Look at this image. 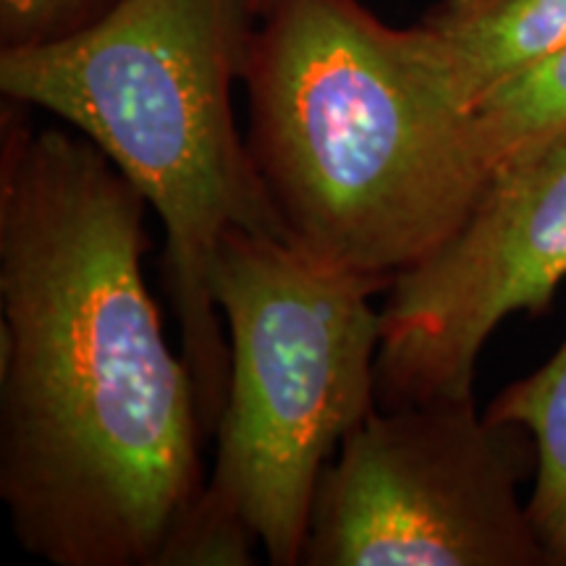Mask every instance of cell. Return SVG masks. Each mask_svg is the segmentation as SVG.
<instances>
[{"instance_id": "6da1fadb", "label": "cell", "mask_w": 566, "mask_h": 566, "mask_svg": "<svg viewBox=\"0 0 566 566\" xmlns=\"http://www.w3.org/2000/svg\"><path fill=\"white\" fill-rule=\"evenodd\" d=\"M145 208L87 137L3 108L0 501L55 566H160L208 480L195 375L142 273Z\"/></svg>"}, {"instance_id": "7a4b0ae2", "label": "cell", "mask_w": 566, "mask_h": 566, "mask_svg": "<svg viewBox=\"0 0 566 566\" xmlns=\"http://www.w3.org/2000/svg\"><path fill=\"white\" fill-rule=\"evenodd\" d=\"M250 34L247 150L289 239L394 283L495 179L433 34L359 0H283ZM391 289V286H388Z\"/></svg>"}, {"instance_id": "3957f363", "label": "cell", "mask_w": 566, "mask_h": 566, "mask_svg": "<svg viewBox=\"0 0 566 566\" xmlns=\"http://www.w3.org/2000/svg\"><path fill=\"white\" fill-rule=\"evenodd\" d=\"M244 0H116L61 38L0 51V90L74 126L166 226L181 352L205 433L229 394L231 352L210 263L233 229L289 239L233 122Z\"/></svg>"}, {"instance_id": "277c9868", "label": "cell", "mask_w": 566, "mask_h": 566, "mask_svg": "<svg viewBox=\"0 0 566 566\" xmlns=\"http://www.w3.org/2000/svg\"><path fill=\"white\" fill-rule=\"evenodd\" d=\"M391 283L344 271L292 239L233 229L210 263L229 328V394L216 464L160 566L302 564L317 483L373 412Z\"/></svg>"}, {"instance_id": "5b68a950", "label": "cell", "mask_w": 566, "mask_h": 566, "mask_svg": "<svg viewBox=\"0 0 566 566\" xmlns=\"http://www.w3.org/2000/svg\"><path fill=\"white\" fill-rule=\"evenodd\" d=\"M527 441L475 396L373 409L323 470L302 564L551 566L520 499Z\"/></svg>"}, {"instance_id": "8992f818", "label": "cell", "mask_w": 566, "mask_h": 566, "mask_svg": "<svg viewBox=\"0 0 566 566\" xmlns=\"http://www.w3.org/2000/svg\"><path fill=\"white\" fill-rule=\"evenodd\" d=\"M566 279V145L495 174L438 250L391 283L375 391L384 407L470 399L478 359L514 313Z\"/></svg>"}, {"instance_id": "52a82bcc", "label": "cell", "mask_w": 566, "mask_h": 566, "mask_svg": "<svg viewBox=\"0 0 566 566\" xmlns=\"http://www.w3.org/2000/svg\"><path fill=\"white\" fill-rule=\"evenodd\" d=\"M420 24L472 108L495 84L564 45L566 0H441Z\"/></svg>"}, {"instance_id": "ba28073f", "label": "cell", "mask_w": 566, "mask_h": 566, "mask_svg": "<svg viewBox=\"0 0 566 566\" xmlns=\"http://www.w3.org/2000/svg\"><path fill=\"white\" fill-rule=\"evenodd\" d=\"M485 420L522 430L533 443L535 485L527 514L551 566H566V342L546 365L506 386Z\"/></svg>"}, {"instance_id": "9c48e42d", "label": "cell", "mask_w": 566, "mask_h": 566, "mask_svg": "<svg viewBox=\"0 0 566 566\" xmlns=\"http://www.w3.org/2000/svg\"><path fill=\"white\" fill-rule=\"evenodd\" d=\"M470 113L493 176L566 145V42L488 90Z\"/></svg>"}, {"instance_id": "30bf717a", "label": "cell", "mask_w": 566, "mask_h": 566, "mask_svg": "<svg viewBox=\"0 0 566 566\" xmlns=\"http://www.w3.org/2000/svg\"><path fill=\"white\" fill-rule=\"evenodd\" d=\"M116 0H0L3 48L34 45L95 21Z\"/></svg>"}, {"instance_id": "8fae6325", "label": "cell", "mask_w": 566, "mask_h": 566, "mask_svg": "<svg viewBox=\"0 0 566 566\" xmlns=\"http://www.w3.org/2000/svg\"><path fill=\"white\" fill-rule=\"evenodd\" d=\"M283 3V0H244L247 11H250V17H271V13L279 9V6Z\"/></svg>"}]
</instances>
